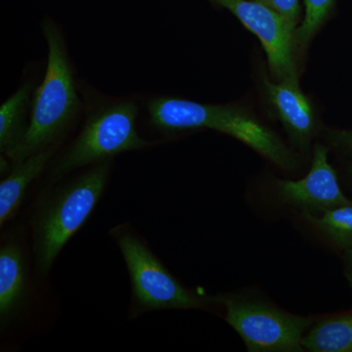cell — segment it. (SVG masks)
Segmentation results:
<instances>
[{
    "mask_svg": "<svg viewBox=\"0 0 352 352\" xmlns=\"http://www.w3.org/2000/svg\"><path fill=\"white\" fill-rule=\"evenodd\" d=\"M43 29L48 45L47 67L32 98L27 134L10 157L14 164L56 145L80 111L63 36L52 21H46Z\"/></svg>",
    "mask_w": 352,
    "mask_h": 352,
    "instance_id": "obj_1",
    "label": "cell"
},
{
    "mask_svg": "<svg viewBox=\"0 0 352 352\" xmlns=\"http://www.w3.org/2000/svg\"><path fill=\"white\" fill-rule=\"evenodd\" d=\"M110 161L94 164L43 201L32 220L36 270L50 272L57 256L94 212L110 175Z\"/></svg>",
    "mask_w": 352,
    "mask_h": 352,
    "instance_id": "obj_2",
    "label": "cell"
},
{
    "mask_svg": "<svg viewBox=\"0 0 352 352\" xmlns=\"http://www.w3.org/2000/svg\"><path fill=\"white\" fill-rule=\"evenodd\" d=\"M111 233L122 252L131 279L129 316L156 310L198 309L214 302V298H206L185 288L131 227L119 226Z\"/></svg>",
    "mask_w": 352,
    "mask_h": 352,
    "instance_id": "obj_3",
    "label": "cell"
},
{
    "mask_svg": "<svg viewBox=\"0 0 352 352\" xmlns=\"http://www.w3.org/2000/svg\"><path fill=\"white\" fill-rule=\"evenodd\" d=\"M138 107L129 99L102 104L88 116L82 131L59 157L54 175H62L82 166L110 161L129 151L145 149L152 142L136 129Z\"/></svg>",
    "mask_w": 352,
    "mask_h": 352,
    "instance_id": "obj_4",
    "label": "cell"
},
{
    "mask_svg": "<svg viewBox=\"0 0 352 352\" xmlns=\"http://www.w3.org/2000/svg\"><path fill=\"white\" fill-rule=\"evenodd\" d=\"M226 308V321L240 336L248 351H302V339L312 319L289 314L258 300L214 296Z\"/></svg>",
    "mask_w": 352,
    "mask_h": 352,
    "instance_id": "obj_5",
    "label": "cell"
},
{
    "mask_svg": "<svg viewBox=\"0 0 352 352\" xmlns=\"http://www.w3.org/2000/svg\"><path fill=\"white\" fill-rule=\"evenodd\" d=\"M226 8L261 41L267 58L270 76L277 82H298L302 53L296 31L286 20L263 3L254 0H210Z\"/></svg>",
    "mask_w": 352,
    "mask_h": 352,
    "instance_id": "obj_6",
    "label": "cell"
},
{
    "mask_svg": "<svg viewBox=\"0 0 352 352\" xmlns=\"http://www.w3.org/2000/svg\"><path fill=\"white\" fill-rule=\"evenodd\" d=\"M259 89L266 108L279 120L292 145L307 153L320 131V120L300 83L277 82L263 71L259 76Z\"/></svg>",
    "mask_w": 352,
    "mask_h": 352,
    "instance_id": "obj_7",
    "label": "cell"
},
{
    "mask_svg": "<svg viewBox=\"0 0 352 352\" xmlns=\"http://www.w3.org/2000/svg\"><path fill=\"white\" fill-rule=\"evenodd\" d=\"M326 146L316 143L311 166L300 180L276 179L275 187L280 199L302 214H316L332 208L352 205L340 189L337 173L329 162Z\"/></svg>",
    "mask_w": 352,
    "mask_h": 352,
    "instance_id": "obj_8",
    "label": "cell"
},
{
    "mask_svg": "<svg viewBox=\"0 0 352 352\" xmlns=\"http://www.w3.org/2000/svg\"><path fill=\"white\" fill-rule=\"evenodd\" d=\"M28 292L27 263L18 242L7 240L0 248V319L12 320L25 305Z\"/></svg>",
    "mask_w": 352,
    "mask_h": 352,
    "instance_id": "obj_9",
    "label": "cell"
},
{
    "mask_svg": "<svg viewBox=\"0 0 352 352\" xmlns=\"http://www.w3.org/2000/svg\"><path fill=\"white\" fill-rule=\"evenodd\" d=\"M54 150L52 146L14 164L10 175L0 183V226L18 212L28 187L43 173Z\"/></svg>",
    "mask_w": 352,
    "mask_h": 352,
    "instance_id": "obj_10",
    "label": "cell"
},
{
    "mask_svg": "<svg viewBox=\"0 0 352 352\" xmlns=\"http://www.w3.org/2000/svg\"><path fill=\"white\" fill-rule=\"evenodd\" d=\"M32 95V83L25 82L0 107V150L8 157L18 149L29 129Z\"/></svg>",
    "mask_w": 352,
    "mask_h": 352,
    "instance_id": "obj_11",
    "label": "cell"
},
{
    "mask_svg": "<svg viewBox=\"0 0 352 352\" xmlns=\"http://www.w3.org/2000/svg\"><path fill=\"white\" fill-rule=\"evenodd\" d=\"M302 347L312 352H352V312L318 322L305 333Z\"/></svg>",
    "mask_w": 352,
    "mask_h": 352,
    "instance_id": "obj_12",
    "label": "cell"
},
{
    "mask_svg": "<svg viewBox=\"0 0 352 352\" xmlns=\"http://www.w3.org/2000/svg\"><path fill=\"white\" fill-rule=\"evenodd\" d=\"M308 223L336 247L352 249V205L325 210L319 217L302 214Z\"/></svg>",
    "mask_w": 352,
    "mask_h": 352,
    "instance_id": "obj_13",
    "label": "cell"
},
{
    "mask_svg": "<svg viewBox=\"0 0 352 352\" xmlns=\"http://www.w3.org/2000/svg\"><path fill=\"white\" fill-rule=\"evenodd\" d=\"M337 0H302L305 14L296 31L300 52L307 50L324 25L332 17Z\"/></svg>",
    "mask_w": 352,
    "mask_h": 352,
    "instance_id": "obj_14",
    "label": "cell"
},
{
    "mask_svg": "<svg viewBox=\"0 0 352 352\" xmlns=\"http://www.w3.org/2000/svg\"><path fill=\"white\" fill-rule=\"evenodd\" d=\"M279 13L292 27L298 30L302 21L300 0H254Z\"/></svg>",
    "mask_w": 352,
    "mask_h": 352,
    "instance_id": "obj_15",
    "label": "cell"
},
{
    "mask_svg": "<svg viewBox=\"0 0 352 352\" xmlns=\"http://www.w3.org/2000/svg\"><path fill=\"white\" fill-rule=\"evenodd\" d=\"M327 138L333 145L352 151V131L331 129L327 132Z\"/></svg>",
    "mask_w": 352,
    "mask_h": 352,
    "instance_id": "obj_16",
    "label": "cell"
},
{
    "mask_svg": "<svg viewBox=\"0 0 352 352\" xmlns=\"http://www.w3.org/2000/svg\"><path fill=\"white\" fill-rule=\"evenodd\" d=\"M346 254L347 258L351 259V261H352V249L346 250Z\"/></svg>",
    "mask_w": 352,
    "mask_h": 352,
    "instance_id": "obj_17",
    "label": "cell"
}]
</instances>
